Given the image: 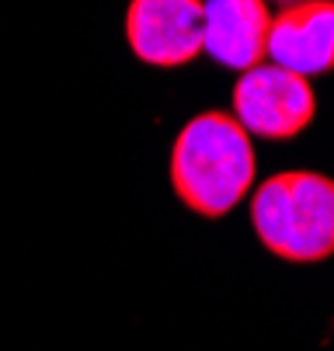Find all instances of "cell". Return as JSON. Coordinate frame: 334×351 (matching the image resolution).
I'll return each mask as SVG.
<instances>
[{"label":"cell","instance_id":"obj_1","mask_svg":"<svg viewBox=\"0 0 334 351\" xmlns=\"http://www.w3.org/2000/svg\"><path fill=\"white\" fill-rule=\"evenodd\" d=\"M171 188L184 209L219 219L248 198L258 178V157L244 125L226 112H202L178 132L167 160Z\"/></svg>","mask_w":334,"mask_h":351},{"label":"cell","instance_id":"obj_4","mask_svg":"<svg viewBox=\"0 0 334 351\" xmlns=\"http://www.w3.org/2000/svg\"><path fill=\"white\" fill-rule=\"evenodd\" d=\"M126 42L147 66H188L202 53V0H129Z\"/></svg>","mask_w":334,"mask_h":351},{"label":"cell","instance_id":"obj_6","mask_svg":"<svg viewBox=\"0 0 334 351\" xmlns=\"http://www.w3.org/2000/svg\"><path fill=\"white\" fill-rule=\"evenodd\" d=\"M268 0H202V53L244 73L268 56Z\"/></svg>","mask_w":334,"mask_h":351},{"label":"cell","instance_id":"obj_3","mask_svg":"<svg viewBox=\"0 0 334 351\" xmlns=\"http://www.w3.org/2000/svg\"><path fill=\"white\" fill-rule=\"evenodd\" d=\"M317 115V94L307 77L258 63L244 70L233 84V119L244 125L248 136L258 139H293L310 129Z\"/></svg>","mask_w":334,"mask_h":351},{"label":"cell","instance_id":"obj_7","mask_svg":"<svg viewBox=\"0 0 334 351\" xmlns=\"http://www.w3.org/2000/svg\"><path fill=\"white\" fill-rule=\"evenodd\" d=\"M275 4H278V8H282V4H293V0H275Z\"/></svg>","mask_w":334,"mask_h":351},{"label":"cell","instance_id":"obj_5","mask_svg":"<svg viewBox=\"0 0 334 351\" xmlns=\"http://www.w3.org/2000/svg\"><path fill=\"white\" fill-rule=\"evenodd\" d=\"M268 60L300 77L334 70V0H293L272 14Z\"/></svg>","mask_w":334,"mask_h":351},{"label":"cell","instance_id":"obj_2","mask_svg":"<svg viewBox=\"0 0 334 351\" xmlns=\"http://www.w3.org/2000/svg\"><path fill=\"white\" fill-rule=\"evenodd\" d=\"M251 226L275 258L317 265L334 254V178L278 171L254 188Z\"/></svg>","mask_w":334,"mask_h":351}]
</instances>
